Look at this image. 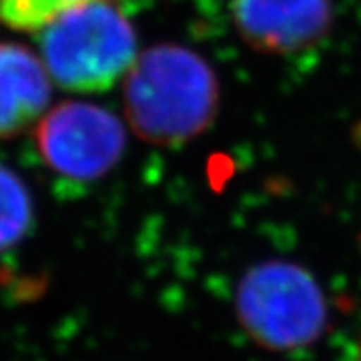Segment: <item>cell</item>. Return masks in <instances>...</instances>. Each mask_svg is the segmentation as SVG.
<instances>
[{
    "label": "cell",
    "instance_id": "obj_1",
    "mask_svg": "<svg viewBox=\"0 0 361 361\" xmlns=\"http://www.w3.org/2000/svg\"><path fill=\"white\" fill-rule=\"evenodd\" d=\"M215 78L191 51L161 47L145 52L125 77V111L145 141L175 145L211 121Z\"/></svg>",
    "mask_w": 361,
    "mask_h": 361
},
{
    "label": "cell",
    "instance_id": "obj_2",
    "mask_svg": "<svg viewBox=\"0 0 361 361\" xmlns=\"http://www.w3.org/2000/svg\"><path fill=\"white\" fill-rule=\"evenodd\" d=\"M40 30L42 63L66 90L111 89L137 61L135 30L106 0L71 8Z\"/></svg>",
    "mask_w": 361,
    "mask_h": 361
},
{
    "label": "cell",
    "instance_id": "obj_3",
    "mask_svg": "<svg viewBox=\"0 0 361 361\" xmlns=\"http://www.w3.org/2000/svg\"><path fill=\"white\" fill-rule=\"evenodd\" d=\"M237 319L261 348L291 351L305 348L327 325V303L307 271L285 261L251 269L235 297Z\"/></svg>",
    "mask_w": 361,
    "mask_h": 361
},
{
    "label": "cell",
    "instance_id": "obj_4",
    "mask_svg": "<svg viewBox=\"0 0 361 361\" xmlns=\"http://www.w3.org/2000/svg\"><path fill=\"white\" fill-rule=\"evenodd\" d=\"M37 147L49 167L71 180L104 177L125 151L121 121L103 106L63 103L37 127Z\"/></svg>",
    "mask_w": 361,
    "mask_h": 361
},
{
    "label": "cell",
    "instance_id": "obj_5",
    "mask_svg": "<svg viewBox=\"0 0 361 361\" xmlns=\"http://www.w3.org/2000/svg\"><path fill=\"white\" fill-rule=\"evenodd\" d=\"M237 23L251 42L275 51L307 44L327 23L325 0H237Z\"/></svg>",
    "mask_w": 361,
    "mask_h": 361
},
{
    "label": "cell",
    "instance_id": "obj_6",
    "mask_svg": "<svg viewBox=\"0 0 361 361\" xmlns=\"http://www.w3.org/2000/svg\"><path fill=\"white\" fill-rule=\"evenodd\" d=\"M51 101L49 71L37 54L13 42L0 44V137L35 125Z\"/></svg>",
    "mask_w": 361,
    "mask_h": 361
},
{
    "label": "cell",
    "instance_id": "obj_7",
    "mask_svg": "<svg viewBox=\"0 0 361 361\" xmlns=\"http://www.w3.org/2000/svg\"><path fill=\"white\" fill-rule=\"evenodd\" d=\"M32 227V199L20 177L0 163V255L11 251Z\"/></svg>",
    "mask_w": 361,
    "mask_h": 361
},
{
    "label": "cell",
    "instance_id": "obj_8",
    "mask_svg": "<svg viewBox=\"0 0 361 361\" xmlns=\"http://www.w3.org/2000/svg\"><path fill=\"white\" fill-rule=\"evenodd\" d=\"M94 0H0V20L18 30H40L56 16Z\"/></svg>",
    "mask_w": 361,
    "mask_h": 361
},
{
    "label": "cell",
    "instance_id": "obj_9",
    "mask_svg": "<svg viewBox=\"0 0 361 361\" xmlns=\"http://www.w3.org/2000/svg\"><path fill=\"white\" fill-rule=\"evenodd\" d=\"M357 361H361V345H360V355H357Z\"/></svg>",
    "mask_w": 361,
    "mask_h": 361
}]
</instances>
